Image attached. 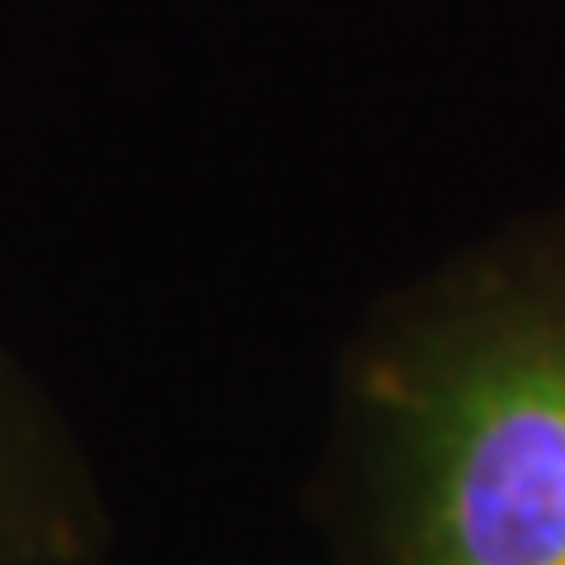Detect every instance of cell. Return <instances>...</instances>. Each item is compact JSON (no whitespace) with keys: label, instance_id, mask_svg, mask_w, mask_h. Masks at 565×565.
<instances>
[{"label":"cell","instance_id":"1","mask_svg":"<svg viewBox=\"0 0 565 565\" xmlns=\"http://www.w3.org/2000/svg\"><path fill=\"white\" fill-rule=\"evenodd\" d=\"M316 519L326 565H565V203L359 321Z\"/></svg>","mask_w":565,"mask_h":565},{"label":"cell","instance_id":"2","mask_svg":"<svg viewBox=\"0 0 565 565\" xmlns=\"http://www.w3.org/2000/svg\"><path fill=\"white\" fill-rule=\"evenodd\" d=\"M109 537L76 429L0 334V565H99Z\"/></svg>","mask_w":565,"mask_h":565}]
</instances>
